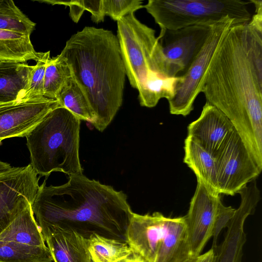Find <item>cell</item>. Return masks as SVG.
I'll list each match as a JSON object with an SVG mask.
<instances>
[{
    "instance_id": "10",
    "label": "cell",
    "mask_w": 262,
    "mask_h": 262,
    "mask_svg": "<svg viewBox=\"0 0 262 262\" xmlns=\"http://www.w3.org/2000/svg\"><path fill=\"white\" fill-rule=\"evenodd\" d=\"M220 195L197 180L196 188L184 216L190 256L201 254L207 241L213 236L221 207Z\"/></svg>"
},
{
    "instance_id": "20",
    "label": "cell",
    "mask_w": 262,
    "mask_h": 262,
    "mask_svg": "<svg viewBox=\"0 0 262 262\" xmlns=\"http://www.w3.org/2000/svg\"><path fill=\"white\" fill-rule=\"evenodd\" d=\"M0 240L32 246H46L31 204L21 211L0 234Z\"/></svg>"
},
{
    "instance_id": "21",
    "label": "cell",
    "mask_w": 262,
    "mask_h": 262,
    "mask_svg": "<svg viewBox=\"0 0 262 262\" xmlns=\"http://www.w3.org/2000/svg\"><path fill=\"white\" fill-rule=\"evenodd\" d=\"M93 262H130L135 253L126 242L96 233L88 238Z\"/></svg>"
},
{
    "instance_id": "31",
    "label": "cell",
    "mask_w": 262,
    "mask_h": 262,
    "mask_svg": "<svg viewBox=\"0 0 262 262\" xmlns=\"http://www.w3.org/2000/svg\"><path fill=\"white\" fill-rule=\"evenodd\" d=\"M214 255V251L211 248L204 254L198 256L195 262H213Z\"/></svg>"
},
{
    "instance_id": "9",
    "label": "cell",
    "mask_w": 262,
    "mask_h": 262,
    "mask_svg": "<svg viewBox=\"0 0 262 262\" xmlns=\"http://www.w3.org/2000/svg\"><path fill=\"white\" fill-rule=\"evenodd\" d=\"M216 160L220 194L234 195L261 172L236 130Z\"/></svg>"
},
{
    "instance_id": "8",
    "label": "cell",
    "mask_w": 262,
    "mask_h": 262,
    "mask_svg": "<svg viewBox=\"0 0 262 262\" xmlns=\"http://www.w3.org/2000/svg\"><path fill=\"white\" fill-rule=\"evenodd\" d=\"M236 24H239L229 17L217 23L190 66L178 76L174 95L168 100L171 114L186 117L193 111L195 100L201 93L203 77L215 52L230 27Z\"/></svg>"
},
{
    "instance_id": "16",
    "label": "cell",
    "mask_w": 262,
    "mask_h": 262,
    "mask_svg": "<svg viewBox=\"0 0 262 262\" xmlns=\"http://www.w3.org/2000/svg\"><path fill=\"white\" fill-rule=\"evenodd\" d=\"M40 230L54 262H93L88 238L67 228L51 226Z\"/></svg>"
},
{
    "instance_id": "7",
    "label": "cell",
    "mask_w": 262,
    "mask_h": 262,
    "mask_svg": "<svg viewBox=\"0 0 262 262\" xmlns=\"http://www.w3.org/2000/svg\"><path fill=\"white\" fill-rule=\"evenodd\" d=\"M117 37L126 75L131 86L139 90L148 73L154 71L151 56L157 42L155 30L132 13L117 21Z\"/></svg>"
},
{
    "instance_id": "34",
    "label": "cell",
    "mask_w": 262,
    "mask_h": 262,
    "mask_svg": "<svg viewBox=\"0 0 262 262\" xmlns=\"http://www.w3.org/2000/svg\"><path fill=\"white\" fill-rule=\"evenodd\" d=\"M196 258V257H191V258H189L188 259H187L185 262H195Z\"/></svg>"
},
{
    "instance_id": "22",
    "label": "cell",
    "mask_w": 262,
    "mask_h": 262,
    "mask_svg": "<svg viewBox=\"0 0 262 262\" xmlns=\"http://www.w3.org/2000/svg\"><path fill=\"white\" fill-rule=\"evenodd\" d=\"M40 54L35 50L30 35L0 30V61H37Z\"/></svg>"
},
{
    "instance_id": "30",
    "label": "cell",
    "mask_w": 262,
    "mask_h": 262,
    "mask_svg": "<svg viewBox=\"0 0 262 262\" xmlns=\"http://www.w3.org/2000/svg\"><path fill=\"white\" fill-rule=\"evenodd\" d=\"M52 5H62L70 8V16L72 20L77 23L79 21L84 10L90 11L91 8V1L76 0L70 1H42Z\"/></svg>"
},
{
    "instance_id": "28",
    "label": "cell",
    "mask_w": 262,
    "mask_h": 262,
    "mask_svg": "<svg viewBox=\"0 0 262 262\" xmlns=\"http://www.w3.org/2000/svg\"><path fill=\"white\" fill-rule=\"evenodd\" d=\"M50 51L40 52L35 65L32 66L27 85L21 100H30L44 97L43 85L45 70L50 59Z\"/></svg>"
},
{
    "instance_id": "18",
    "label": "cell",
    "mask_w": 262,
    "mask_h": 262,
    "mask_svg": "<svg viewBox=\"0 0 262 262\" xmlns=\"http://www.w3.org/2000/svg\"><path fill=\"white\" fill-rule=\"evenodd\" d=\"M183 162L211 191L219 194L217 183L216 158L191 137L187 136L184 141Z\"/></svg>"
},
{
    "instance_id": "32",
    "label": "cell",
    "mask_w": 262,
    "mask_h": 262,
    "mask_svg": "<svg viewBox=\"0 0 262 262\" xmlns=\"http://www.w3.org/2000/svg\"><path fill=\"white\" fill-rule=\"evenodd\" d=\"M12 167L9 163L0 161V173L6 171Z\"/></svg>"
},
{
    "instance_id": "19",
    "label": "cell",
    "mask_w": 262,
    "mask_h": 262,
    "mask_svg": "<svg viewBox=\"0 0 262 262\" xmlns=\"http://www.w3.org/2000/svg\"><path fill=\"white\" fill-rule=\"evenodd\" d=\"M32 66L0 61V104L21 100Z\"/></svg>"
},
{
    "instance_id": "23",
    "label": "cell",
    "mask_w": 262,
    "mask_h": 262,
    "mask_svg": "<svg viewBox=\"0 0 262 262\" xmlns=\"http://www.w3.org/2000/svg\"><path fill=\"white\" fill-rule=\"evenodd\" d=\"M179 76L164 77L159 73L150 71L142 86L138 90V98L142 106H156L162 98L167 100L173 97L175 85Z\"/></svg>"
},
{
    "instance_id": "5",
    "label": "cell",
    "mask_w": 262,
    "mask_h": 262,
    "mask_svg": "<svg viewBox=\"0 0 262 262\" xmlns=\"http://www.w3.org/2000/svg\"><path fill=\"white\" fill-rule=\"evenodd\" d=\"M251 0H149L143 6L161 29L175 30L201 24H216L226 18L248 24Z\"/></svg>"
},
{
    "instance_id": "29",
    "label": "cell",
    "mask_w": 262,
    "mask_h": 262,
    "mask_svg": "<svg viewBox=\"0 0 262 262\" xmlns=\"http://www.w3.org/2000/svg\"><path fill=\"white\" fill-rule=\"evenodd\" d=\"M104 16L118 21L127 15L143 8L140 0H102Z\"/></svg>"
},
{
    "instance_id": "11",
    "label": "cell",
    "mask_w": 262,
    "mask_h": 262,
    "mask_svg": "<svg viewBox=\"0 0 262 262\" xmlns=\"http://www.w3.org/2000/svg\"><path fill=\"white\" fill-rule=\"evenodd\" d=\"M38 182L30 164L0 173V234L21 211L32 204Z\"/></svg>"
},
{
    "instance_id": "3",
    "label": "cell",
    "mask_w": 262,
    "mask_h": 262,
    "mask_svg": "<svg viewBox=\"0 0 262 262\" xmlns=\"http://www.w3.org/2000/svg\"><path fill=\"white\" fill-rule=\"evenodd\" d=\"M60 55L89 102L95 115L92 124L103 132L123 101L126 72L117 36L85 27L67 41Z\"/></svg>"
},
{
    "instance_id": "24",
    "label": "cell",
    "mask_w": 262,
    "mask_h": 262,
    "mask_svg": "<svg viewBox=\"0 0 262 262\" xmlns=\"http://www.w3.org/2000/svg\"><path fill=\"white\" fill-rule=\"evenodd\" d=\"M55 99L60 106L69 110L80 120L91 123L94 121L95 115L89 102L72 75L61 88Z\"/></svg>"
},
{
    "instance_id": "26",
    "label": "cell",
    "mask_w": 262,
    "mask_h": 262,
    "mask_svg": "<svg viewBox=\"0 0 262 262\" xmlns=\"http://www.w3.org/2000/svg\"><path fill=\"white\" fill-rule=\"evenodd\" d=\"M36 24L11 0H0V30L30 35Z\"/></svg>"
},
{
    "instance_id": "12",
    "label": "cell",
    "mask_w": 262,
    "mask_h": 262,
    "mask_svg": "<svg viewBox=\"0 0 262 262\" xmlns=\"http://www.w3.org/2000/svg\"><path fill=\"white\" fill-rule=\"evenodd\" d=\"M59 106L56 99L45 97L0 104V145L6 139L26 137Z\"/></svg>"
},
{
    "instance_id": "13",
    "label": "cell",
    "mask_w": 262,
    "mask_h": 262,
    "mask_svg": "<svg viewBox=\"0 0 262 262\" xmlns=\"http://www.w3.org/2000/svg\"><path fill=\"white\" fill-rule=\"evenodd\" d=\"M241 201L227 225L226 234L219 249H215L213 262H241L246 241L244 225L253 214L260 199L256 179L249 182L238 193Z\"/></svg>"
},
{
    "instance_id": "33",
    "label": "cell",
    "mask_w": 262,
    "mask_h": 262,
    "mask_svg": "<svg viewBox=\"0 0 262 262\" xmlns=\"http://www.w3.org/2000/svg\"><path fill=\"white\" fill-rule=\"evenodd\" d=\"M130 262H146L142 259L140 256L135 253Z\"/></svg>"
},
{
    "instance_id": "25",
    "label": "cell",
    "mask_w": 262,
    "mask_h": 262,
    "mask_svg": "<svg viewBox=\"0 0 262 262\" xmlns=\"http://www.w3.org/2000/svg\"><path fill=\"white\" fill-rule=\"evenodd\" d=\"M47 245L37 246L0 240V262H52Z\"/></svg>"
},
{
    "instance_id": "2",
    "label": "cell",
    "mask_w": 262,
    "mask_h": 262,
    "mask_svg": "<svg viewBox=\"0 0 262 262\" xmlns=\"http://www.w3.org/2000/svg\"><path fill=\"white\" fill-rule=\"evenodd\" d=\"M59 186H39L31 204L40 227L72 229L86 238L96 233L126 242L133 213L122 191L83 174L69 176Z\"/></svg>"
},
{
    "instance_id": "14",
    "label": "cell",
    "mask_w": 262,
    "mask_h": 262,
    "mask_svg": "<svg viewBox=\"0 0 262 262\" xmlns=\"http://www.w3.org/2000/svg\"><path fill=\"white\" fill-rule=\"evenodd\" d=\"M188 135L215 158L236 130L229 119L206 101L199 117L189 124Z\"/></svg>"
},
{
    "instance_id": "17",
    "label": "cell",
    "mask_w": 262,
    "mask_h": 262,
    "mask_svg": "<svg viewBox=\"0 0 262 262\" xmlns=\"http://www.w3.org/2000/svg\"><path fill=\"white\" fill-rule=\"evenodd\" d=\"M191 257L184 216L168 217L155 262H185Z\"/></svg>"
},
{
    "instance_id": "1",
    "label": "cell",
    "mask_w": 262,
    "mask_h": 262,
    "mask_svg": "<svg viewBox=\"0 0 262 262\" xmlns=\"http://www.w3.org/2000/svg\"><path fill=\"white\" fill-rule=\"evenodd\" d=\"M206 101L231 121L262 170V36L248 24L230 27L203 77Z\"/></svg>"
},
{
    "instance_id": "15",
    "label": "cell",
    "mask_w": 262,
    "mask_h": 262,
    "mask_svg": "<svg viewBox=\"0 0 262 262\" xmlns=\"http://www.w3.org/2000/svg\"><path fill=\"white\" fill-rule=\"evenodd\" d=\"M168 217L159 212H133L126 232V242L134 252L146 262H155Z\"/></svg>"
},
{
    "instance_id": "6",
    "label": "cell",
    "mask_w": 262,
    "mask_h": 262,
    "mask_svg": "<svg viewBox=\"0 0 262 262\" xmlns=\"http://www.w3.org/2000/svg\"><path fill=\"white\" fill-rule=\"evenodd\" d=\"M217 23L175 30L161 29L151 56L154 71L167 77L181 75L199 53Z\"/></svg>"
},
{
    "instance_id": "27",
    "label": "cell",
    "mask_w": 262,
    "mask_h": 262,
    "mask_svg": "<svg viewBox=\"0 0 262 262\" xmlns=\"http://www.w3.org/2000/svg\"><path fill=\"white\" fill-rule=\"evenodd\" d=\"M72 75L69 66L60 54L50 58L45 70L43 96L55 99L61 88Z\"/></svg>"
},
{
    "instance_id": "4",
    "label": "cell",
    "mask_w": 262,
    "mask_h": 262,
    "mask_svg": "<svg viewBox=\"0 0 262 262\" xmlns=\"http://www.w3.org/2000/svg\"><path fill=\"white\" fill-rule=\"evenodd\" d=\"M81 120L59 106L50 112L26 136L30 164L40 177L53 172L69 176L83 174L79 149Z\"/></svg>"
}]
</instances>
